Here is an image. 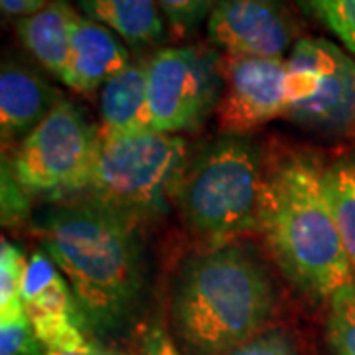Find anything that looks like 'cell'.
Returning <instances> with one entry per match:
<instances>
[{
    "mask_svg": "<svg viewBox=\"0 0 355 355\" xmlns=\"http://www.w3.org/2000/svg\"><path fill=\"white\" fill-rule=\"evenodd\" d=\"M34 229L69 282L89 331L114 340L132 330L150 284L140 221L85 198L44 207Z\"/></svg>",
    "mask_w": 355,
    "mask_h": 355,
    "instance_id": "1",
    "label": "cell"
},
{
    "mask_svg": "<svg viewBox=\"0 0 355 355\" xmlns=\"http://www.w3.org/2000/svg\"><path fill=\"white\" fill-rule=\"evenodd\" d=\"M277 306L272 275L243 243L209 245L178 268L170 324L186 355H225L266 330Z\"/></svg>",
    "mask_w": 355,
    "mask_h": 355,
    "instance_id": "2",
    "label": "cell"
},
{
    "mask_svg": "<svg viewBox=\"0 0 355 355\" xmlns=\"http://www.w3.org/2000/svg\"><path fill=\"white\" fill-rule=\"evenodd\" d=\"M324 170L310 156H291L270 168L257 225L282 275L314 300L330 298L355 280Z\"/></svg>",
    "mask_w": 355,
    "mask_h": 355,
    "instance_id": "3",
    "label": "cell"
},
{
    "mask_svg": "<svg viewBox=\"0 0 355 355\" xmlns=\"http://www.w3.org/2000/svg\"><path fill=\"white\" fill-rule=\"evenodd\" d=\"M253 140L221 135L188 156L172 193L182 221L209 245L257 231L266 180Z\"/></svg>",
    "mask_w": 355,
    "mask_h": 355,
    "instance_id": "4",
    "label": "cell"
},
{
    "mask_svg": "<svg viewBox=\"0 0 355 355\" xmlns=\"http://www.w3.org/2000/svg\"><path fill=\"white\" fill-rule=\"evenodd\" d=\"M188 156V142L180 135L148 130L101 139L85 193L140 223L164 216Z\"/></svg>",
    "mask_w": 355,
    "mask_h": 355,
    "instance_id": "5",
    "label": "cell"
},
{
    "mask_svg": "<svg viewBox=\"0 0 355 355\" xmlns=\"http://www.w3.org/2000/svg\"><path fill=\"white\" fill-rule=\"evenodd\" d=\"M99 148L101 130L79 105L64 97L20 140L8 162V174L24 196L58 198L87 191Z\"/></svg>",
    "mask_w": 355,
    "mask_h": 355,
    "instance_id": "6",
    "label": "cell"
},
{
    "mask_svg": "<svg viewBox=\"0 0 355 355\" xmlns=\"http://www.w3.org/2000/svg\"><path fill=\"white\" fill-rule=\"evenodd\" d=\"M286 119L320 132L355 123V58L326 38H300L286 58Z\"/></svg>",
    "mask_w": 355,
    "mask_h": 355,
    "instance_id": "7",
    "label": "cell"
},
{
    "mask_svg": "<svg viewBox=\"0 0 355 355\" xmlns=\"http://www.w3.org/2000/svg\"><path fill=\"white\" fill-rule=\"evenodd\" d=\"M221 55L207 46L158 50L146 62L153 130L178 135L200 128L223 91Z\"/></svg>",
    "mask_w": 355,
    "mask_h": 355,
    "instance_id": "8",
    "label": "cell"
},
{
    "mask_svg": "<svg viewBox=\"0 0 355 355\" xmlns=\"http://www.w3.org/2000/svg\"><path fill=\"white\" fill-rule=\"evenodd\" d=\"M223 91L217 103V127L223 135L243 137L286 114L288 71L282 58L221 55Z\"/></svg>",
    "mask_w": 355,
    "mask_h": 355,
    "instance_id": "9",
    "label": "cell"
},
{
    "mask_svg": "<svg viewBox=\"0 0 355 355\" xmlns=\"http://www.w3.org/2000/svg\"><path fill=\"white\" fill-rule=\"evenodd\" d=\"M205 28L209 42L229 55L282 58L298 42L291 0H216Z\"/></svg>",
    "mask_w": 355,
    "mask_h": 355,
    "instance_id": "10",
    "label": "cell"
},
{
    "mask_svg": "<svg viewBox=\"0 0 355 355\" xmlns=\"http://www.w3.org/2000/svg\"><path fill=\"white\" fill-rule=\"evenodd\" d=\"M22 302L42 349H69L93 336L69 282L46 251L28 259Z\"/></svg>",
    "mask_w": 355,
    "mask_h": 355,
    "instance_id": "11",
    "label": "cell"
},
{
    "mask_svg": "<svg viewBox=\"0 0 355 355\" xmlns=\"http://www.w3.org/2000/svg\"><path fill=\"white\" fill-rule=\"evenodd\" d=\"M130 64L125 42L109 28L77 12L71 28V55L64 85L91 95Z\"/></svg>",
    "mask_w": 355,
    "mask_h": 355,
    "instance_id": "12",
    "label": "cell"
},
{
    "mask_svg": "<svg viewBox=\"0 0 355 355\" xmlns=\"http://www.w3.org/2000/svg\"><path fill=\"white\" fill-rule=\"evenodd\" d=\"M64 95L36 69L4 62L0 71V135L2 142L24 140Z\"/></svg>",
    "mask_w": 355,
    "mask_h": 355,
    "instance_id": "13",
    "label": "cell"
},
{
    "mask_svg": "<svg viewBox=\"0 0 355 355\" xmlns=\"http://www.w3.org/2000/svg\"><path fill=\"white\" fill-rule=\"evenodd\" d=\"M101 139L130 137L153 130L146 89V62L130 64L101 89Z\"/></svg>",
    "mask_w": 355,
    "mask_h": 355,
    "instance_id": "14",
    "label": "cell"
},
{
    "mask_svg": "<svg viewBox=\"0 0 355 355\" xmlns=\"http://www.w3.org/2000/svg\"><path fill=\"white\" fill-rule=\"evenodd\" d=\"M76 16L77 12L67 2L51 0L40 12L16 22V34L24 50L62 83L69 69Z\"/></svg>",
    "mask_w": 355,
    "mask_h": 355,
    "instance_id": "15",
    "label": "cell"
},
{
    "mask_svg": "<svg viewBox=\"0 0 355 355\" xmlns=\"http://www.w3.org/2000/svg\"><path fill=\"white\" fill-rule=\"evenodd\" d=\"M77 8L130 48L158 46L168 36L158 0H77Z\"/></svg>",
    "mask_w": 355,
    "mask_h": 355,
    "instance_id": "16",
    "label": "cell"
},
{
    "mask_svg": "<svg viewBox=\"0 0 355 355\" xmlns=\"http://www.w3.org/2000/svg\"><path fill=\"white\" fill-rule=\"evenodd\" d=\"M331 211L355 272V158H340L324 170Z\"/></svg>",
    "mask_w": 355,
    "mask_h": 355,
    "instance_id": "17",
    "label": "cell"
},
{
    "mask_svg": "<svg viewBox=\"0 0 355 355\" xmlns=\"http://www.w3.org/2000/svg\"><path fill=\"white\" fill-rule=\"evenodd\" d=\"M326 340L331 355H355V280L331 294Z\"/></svg>",
    "mask_w": 355,
    "mask_h": 355,
    "instance_id": "18",
    "label": "cell"
},
{
    "mask_svg": "<svg viewBox=\"0 0 355 355\" xmlns=\"http://www.w3.org/2000/svg\"><path fill=\"white\" fill-rule=\"evenodd\" d=\"M306 16L316 18L342 40L355 58V0H298Z\"/></svg>",
    "mask_w": 355,
    "mask_h": 355,
    "instance_id": "19",
    "label": "cell"
},
{
    "mask_svg": "<svg viewBox=\"0 0 355 355\" xmlns=\"http://www.w3.org/2000/svg\"><path fill=\"white\" fill-rule=\"evenodd\" d=\"M28 259L20 247L10 241L0 245V314L24 310L22 286H24Z\"/></svg>",
    "mask_w": 355,
    "mask_h": 355,
    "instance_id": "20",
    "label": "cell"
},
{
    "mask_svg": "<svg viewBox=\"0 0 355 355\" xmlns=\"http://www.w3.org/2000/svg\"><path fill=\"white\" fill-rule=\"evenodd\" d=\"M42 343L24 310L0 314V355H40Z\"/></svg>",
    "mask_w": 355,
    "mask_h": 355,
    "instance_id": "21",
    "label": "cell"
},
{
    "mask_svg": "<svg viewBox=\"0 0 355 355\" xmlns=\"http://www.w3.org/2000/svg\"><path fill=\"white\" fill-rule=\"evenodd\" d=\"M216 0H158L166 22L178 34H188L207 20Z\"/></svg>",
    "mask_w": 355,
    "mask_h": 355,
    "instance_id": "22",
    "label": "cell"
},
{
    "mask_svg": "<svg viewBox=\"0 0 355 355\" xmlns=\"http://www.w3.org/2000/svg\"><path fill=\"white\" fill-rule=\"evenodd\" d=\"M225 355H298V347L291 331L266 328Z\"/></svg>",
    "mask_w": 355,
    "mask_h": 355,
    "instance_id": "23",
    "label": "cell"
},
{
    "mask_svg": "<svg viewBox=\"0 0 355 355\" xmlns=\"http://www.w3.org/2000/svg\"><path fill=\"white\" fill-rule=\"evenodd\" d=\"M140 355H184L174 338L160 326H146L140 331Z\"/></svg>",
    "mask_w": 355,
    "mask_h": 355,
    "instance_id": "24",
    "label": "cell"
},
{
    "mask_svg": "<svg viewBox=\"0 0 355 355\" xmlns=\"http://www.w3.org/2000/svg\"><path fill=\"white\" fill-rule=\"evenodd\" d=\"M40 355H127V354H123V352H119V349H113V347L105 345L99 338L91 336V338H87L85 342L79 343V345H76V347H69V349H42V354Z\"/></svg>",
    "mask_w": 355,
    "mask_h": 355,
    "instance_id": "25",
    "label": "cell"
},
{
    "mask_svg": "<svg viewBox=\"0 0 355 355\" xmlns=\"http://www.w3.org/2000/svg\"><path fill=\"white\" fill-rule=\"evenodd\" d=\"M51 0H0V10L6 18H28L48 6Z\"/></svg>",
    "mask_w": 355,
    "mask_h": 355,
    "instance_id": "26",
    "label": "cell"
},
{
    "mask_svg": "<svg viewBox=\"0 0 355 355\" xmlns=\"http://www.w3.org/2000/svg\"><path fill=\"white\" fill-rule=\"evenodd\" d=\"M64 2H67V0H64Z\"/></svg>",
    "mask_w": 355,
    "mask_h": 355,
    "instance_id": "27",
    "label": "cell"
}]
</instances>
